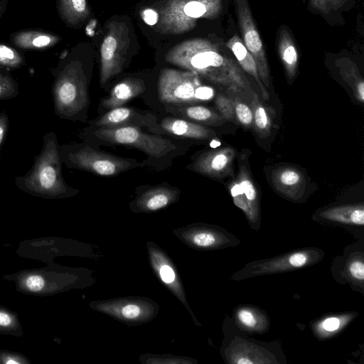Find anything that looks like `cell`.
Returning a JSON list of instances; mask_svg holds the SVG:
<instances>
[{
    "label": "cell",
    "instance_id": "obj_3",
    "mask_svg": "<svg viewBox=\"0 0 364 364\" xmlns=\"http://www.w3.org/2000/svg\"><path fill=\"white\" fill-rule=\"evenodd\" d=\"M222 7V0H166L160 7L159 28L173 34L187 32L198 18H216Z\"/></svg>",
    "mask_w": 364,
    "mask_h": 364
},
{
    "label": "cell",
    "instance_id": "obj_34",
    "mask_svg": "<svg viewBox=\"0 0 364 364\" xmlns=\"http://www.w3.org/2000/svg\"><path fill=\"white\" fill-rule=\"evenodd\" d=\"M235 122L245 127L252 126L253 117L251 108L239 99H232Z\"/></svg>",
    "mask_w": 364,
    "mask_h": 364
},
{
    "label": "cell",
    "instance_id": "obj_4",
    "mask_svg": "<svg viewBox=\"0 0 364 364\" xmlns=\"http://www.w3.org/2000/svg\"><path fill=\"white\" fill-rule=\"evenodd\" d=\"M56 114L73 118L89 105L87 78L79 62L68 63L58 74L53 87Z\"/></svg>",
    "mask_w": 364,
    "mask_h": 364
},
{
    "label": "cell",
    "instance_id": "obj_27",
    "mask_svg": "<svg viewBox=\"0 0 364 364\" xmlns=\"http://www.w3.org/2000/svg\"><path fill=\"white\" fill-rule=\"evenodd\" d=\"M139 118H144V117L139 115L134 109L119 107L110 109L96 121L95 124L102 129L136 126L134 122H139L137 119Z\"/></svg>",
    "mask_w": 364,
    "mask_h": 364
},
{
    "label": "cell",
    "instance_id": "obj_39",
    "mask_svg": "<svg viewBox=\"0 0 364 364\" xmlns=\"http://www.w3.org/2000/svg\"><path fill=\"white\" fill-rule=\"evenodd\" d=\"M142 18L149 25H154L159 21V14L155 11L147 9L142 12Z\"/></svg>",
    "mask_w": 364,
    "mask_h": 364
},
{
    "label": "cell",
    "instance_id": "obj_33",
    "mask_svg": "<svg viewBox=\"0 0 364 364\" xmlns=\"http://www.w3.org/2000/svg\"><path fill=\"white\" fill-rule=\"evenodd\" d=\"M24 63L23 56L14 48L0 43V65L9 68H18Z\"/></svg>",
    "mask_w": 364,
    "mask_h": 364
},
{
    "label": "cell",
    "instance_id": "obj_14",
    "mask_svg": "<svg viewBox=\"0 0 364 364\" xmlns=\"http://www.w3.org/2000/svg\"><path fill=\"white\" fill-rule=\"evenodd\" d=\"M152 307L149 302L140 298L117 299L95 304V308L118 319L136 323L150 319Z\"/></svg>",
    "mask_w": 364,
    "mask_h": 364
},
{
    "label": "cell",
    "instance_id": "obj_24",
    "mask_svg": "<svg viewBox=\"0 0 364 364\" xmlns=\"http://www.w3.org/2000/svg\"><path fill=\"white\" fill-rule=\"evenodd\" d=\"M168 110L183 119L199 124L215 125L222 123L224 119L213 109L201 105H175Z\"/></svg>",
    "mask_w": 364,
    "mask_h": 364
},
{
    "label": "cell",
    "instance_id": "obj_26",
    "mask_svg": "<svg viewBox=\"0 0 364 364\" xmlns=\"http://www.w3.org/2000/svg\"><path fill=\"white\" fill-rule=\"evenodd\" d=\"M278 52L288 79H294L298 67V53L293 39L286 28L280 30Z\"/></svg>",
    "mask_w": 364,
    "mask_h": 364
},
{
    "label": "cell",
    "instance_id": "obj_21",
    "mask_svg": "<svg viewBox=\"0 0 364 364\" xmlns=\"http://www.w3.org/2000/svg\"><path fill=\"white\" fill-rule=\"evenodd\" d=\"M318 215L326 221L361 227L364 225L363 203L331 207L321 211Z\"/></svg>",
    "mask_w": 364,
    "mask_h": 364
},
{
    "label": "cell",
    "instance_id": "obj_40",
    "mask_svg": "<svg viewBox=\"0 0 364 364\" xmlns=\"http://www.w3.org/2000/svg\"><path fill=\"white\" fill-rule=\"evenodd\" d=\"M8 117L4 112H0V147L5 139L8 129Z\"/></svg>",
    "mask_w": 364,
    "mask_h": 364
},
{
    "label": "cell",
    "instance_id": "obj_19",
    "mask_svg": "<svg viewBox=\"0 0 364 364\" xmlns=\"http://www.w3.org/2000/svg\"><path fill=\"white\" fill-rule=\"evenodd\" d=\"M180 191L176 188L156 186L143 193L136 200V205L140 211H156L174 203Z\"/></svg>",
    "mask_w": 364,
    "mask_h": 364
},
{
    "label": "cell",
    "instance_id": "obj_20",
    "mask_svg": "<svg viewBox=\"0 0 364 364\" xmlns=\"http://www.w3.org/2000/svg\"><path fill=\"white\" fill-rule=\"evenodd\" d=\"M145 89L142 80L127 77L113 87L109 95L102 100V105L109 109L122 107L129 100L143 93Z\"/></svg>",
    "mask_w": 364,
    "mask_h": 364
},
{
    "label": "cell",
    "instance_id": "obj_5",
    "mask_svg": "<svg viewBox=\"0 0 364 364\" xmlns=\"http://www.w3.org/2000/svg\"><path fill=\"white\" fill-rule=\"evenodd\" d=\"M198 77L188 70H161L157 85L159 100L166 104L184 105L210 98L213 90L201 86Z\"/></svg>",
    "mask_w": 364,
    "mask_h": 364
},
{
    "label": "cell",
    "instance_id": "obj_35",
    "mask_svg": "<svg viewBox=\"0 0 364 364\" xmlns=\"http://www.w3.org/2000/svg\"><path fill=\"white\" fill-rule=\"evenodd\" d=\"M17 94L16 81L9 75L0 72V100L11 98Z\"/></svg>",
    "mask_w": 364,
    "mask_h": 364
},
{
    "label": "cell",
    "instance_id": "obj_12",
    "mask_svg": "<svg viewBox=\"0 0 364 364\" xmlns=\"http://www.w3.org/2000/svg\"><path fill=\"white\" fill-rule=\"evenodd\" d=\"M263 343L235 336L223 350L225 359L230 364L279 363L278 356Z\"/></svg>",
    "mask_w": 364,
    "mask_h": 364
},
{
    "label": "cell",
    "instance_id": "obj_6",
    "mask_svg": "<svg viewBox=\"0 0 364 364\" xmlns=\"http://www.w3.org/2000/svg\"><path fill=\"white\" fill-rule=\"evenodd\" d=\"M324 257L322 250L309 247L288 252L285 254L247 263L235 273L234 280L245 279L259 275L287 272L311 266Z\"/></svg>",
    "mask_w": 364,
    "mask_h": 364
},
{
    "label": "cell",
    "instance_id": "obj_32",
    "mask_svg": "<svg viewBox=\"0 0 364 364\" xmlns=\"http://www.w3.org/2000/svg\"><path fill=\"white\" fill-rule=\"evenodd\" d=\"M252 112V125L260 138L267 137L272 129V119L269 114L267 107H265L259 99L256 93H253L251 102Z\"/></svg>",
    "mask_w": 364,
    "mask_h": 364
},
{
    "label": "cell",
    "instance_id": "obj_22",
    "mask_svg": "<svg viewBox=\"0 0 364 364\" xmlns=\"http://www.w3.org/2000/svg\"><path fill=\"white\" fill-rule=\"evenodd\" d=\"M11 42L22 49L43 50L54 46L60 38L51 33L36 31H21L11 34Z\"/></svg>",
    "mask_w": 364,
    "mask_h": 364
},
{
    "label": "cell",
    "instance_id": "obj_9",
    "mask_svg": "<svg viewBox=\"0 0 364 364\" xmlns=\"http://www.w3.org/2000/svg\"><path fill=\"white\" fill-rule=\"evenodd\" d=\"M68 159L73 166L102 176H116L129 169L145 165L134 159L95 150L89 146L70 152Z\"/></svg>",
    "mask_w": 364,
    "mask_h": 364
},
{
    "label": "cell",
    "instance_id": "obj_38",
    "mask_svg": "<svg viewBox=\"0 0 364 364\" xmlns=\"http://www.w3.org/2000/svg\"><path fill=\"white\" fill-rule=\"evenodd\" d=\"M45 285L44 279L39 275H30L26 279V286L33 291H38L43 289Z\"/></svg>",
    "mask_w": 364,
    "mask_h": 364
},
{
    "label": "cell",
    "instance_id": "obj_23",
    "mask_svg": "<svg viewBox=\"0 0 364 364\" xmlns=\"http://www.w3.org/2000/svg\"><path fill=\"white\" fill-rule=\"evenodd\" d=\"M226 46L233 53L241 68L255 78L260 87L262 98L264 100H268L269 99V92L259 78L253 57L247 50L242 40L235 34L228 41Z\"/></svg>",
    "mask_w": 364,
    "mask_h": 364
},
{
    "label": "cell",
    "instance_id": "obj_31",
    "mask_svg": "<svg viewBox=\"0 0 364 364\" xmlns=\"http://www.w3.org/2000/svg\"><path fill=\"white\" fill-rule=\"evenodd\" d=\"M353 319V314H331L314 323L313 331L316 336L328 338L340 332Z\"/></svg>",
    "mask_w": 364,
    "mask_h": 364
},
{
    "label": "cell",
    "instance_id": "obj_16",
    "mask_svg": "<svg viewBox=\"0 0 364 364\" xmlns=\"http://www.w3.org/2000/svg\"><path fill=\"white\" fill-rule=\"evenodd\" d=\"M272 181L277 191L291 199L300 198L305 191L304 175L292 166H282L274 169L272 173Z\"/></svg>",
    "mask_w": 364,
    "mask_h": 364
},
{
    "label": "cell",
    "instance_id": "obj_43",
    "mask_svg": "<svg viewBox=\"0 0 364 364\" xmlns=\"http://www.w3.org/2000/svg\"><path fill=\"white\" fill-rule=\"evenodd\" d=\"M18 363L19 362H18L17 360H12V359H9V360L6 361V363H7V364H16V363Z\"/></svg>",
    "mask_w": 364,
    "mask_h": 364
},
{
    "label": "cell",
    "instance_id": "obj_41",
    "mask_svg": "<svg viewBox=\"0 0 364 364\" xmlns=\"http://www.w3.org/2000/svg\"><path fill=\"white\" fill-rule=\"evenodd\" d=\"M11 323V317L6 313L0 311V326H9Z\"/></svg>",
    "mask_w": 364,
    "mask_h": 364
},
{
    "label": "cell",
    "instance_id": "obj_7",
    "mask_svg": "<svg viewBox=\"0 0 364 364\" xmlns=\"http://www.w3.org/2000/svg\"><path fill=\"white\" fill-rule=\"evenodd\" d=\"M94 135L109 144L134 147L154 157H162L176 149L171 141L141 132L137 126L99 128Z\"/></svg>",
    "mask_w": 364,
    "mask_h": 364
},
{
    "label": "cell",
    "instance_id": "obj_42",
    "mask_svg": "<svg viewBox=\"0 0 364 364\" xmlns=\"http://www.w3.org/2000/svg\"><path fill=\"white\" fill-rule=\"evenodd\" d=\"M6 6V0L0 1V16L2 15Z\"/></svg>",
    "mask_w": 364,
    "mask_h": 364
},
{
    "label": "cell",
    "instance_id": "obj_18",
    "mask_svg": "<svg viewBox=\"0 0 364 364\" xmlns=\"http://www.w3.org/2000/svg\"><path fill=\"white\" fill-rule=\"evenodd\" d=\"M160 127L166 134L185 138L203 140L215 136L211 129L183 119L166 117L161 122Z\"/></svg>",
    "mask_w": 364,
    "mask_h": 364
},
{
    "label": "cell",
    "instance_id": "obj_30",
    "mask_svg": "<svg viewBox=\"0 0 364 364\" xmlns=\"http://www.w3.org/2000/svg\"><path fill=\"white\" fill-rule=\"evenodd\" d=\"M342 278L350 285L360 287L363 290L364 284V255L363 252H348L341 268Z\"/></svg>",
    "mask_w": 364,
    "mask_h": 364
},
{
    "label": "cell",
    "instance_id": "obj_15",
    "mask_svg": "<svg viewBox=\"0 0 364 364\" xmlns=\"http://www.w3.org/2000/svg\"><path fill=\"white\" fill-rule=\"evenodd\" d=\"M235 156V150L230 147L210 150L196 159L193 169L209 177L222 178L230 173Z\"/></svg>",
    "mask_w": 364,
    "mask_h": 364
},
{
    "label": "cell",
    "instance_id": "obj_37",
    "mask_svg": "<svg viewBox=\"0 0 364 364\" xmlns=\"http://www.w3.org/2000/svg\"><path fill=\"white\" fill-rule=\"evenodd\" d=\"M346 0H309L311 6L316 10L328 14L342 6Z\"/></svg>",
    "mask_w": 364,
    "mask_h": 364
},
{
    "label": "cell",
    "instance_id": "obj_36",
    "mask_svg": "<svg viewBox=\"0 0 364 364\" xmlns=\"http://www.w3.org/2000/svg\"><path fill=\"white\" fill-rule=\"evenodd\" d=\"M215 105L224 119L235 122L232 98L219 95L215 100Z\"/></svg>",
    "mask_w": 364,
    "mask_h": 364
},
{
    "label": "cell",
    "instance_id": "obj_28",
    "mask_svg": "<svg viewBox=\"0 0 364 364\" xmlns=\"http://www.w3.org/2000/svg\"><path fill=\"white\" fill-rule=\"evenodd\" d=\"M336 66L343 80L351 88L356 100L364 102V81L356 65L348 58L338 59Z\"/></svg>",
    "mask_w": 364,
    "mask_h": 364
},
{
    "label": "cell",
    "instance_id": "obj_8",
    "mask_svg": "<svg viewBox=\"0 0 364 364\" xmlns=\"http://www.w3.org/2000/svg\"><path fill=\"white\" fill-rule=\"evenodd\" d=\"M129 28L123 22L107 25L100 48V82L106 83L123 68L129 46Z\"/></svg>",
    "mask_w": 364,
    "mask_h": 364
},
{
    "label": "cell",
    "instance_id": "obj_17",
    "mask_svg": "<svg viewBox=\"0 0 364 364\" xmlns=\"http://www.w3.org/2000/svg\"><path fill=\"white\" fill-rule=\"evenodd\" d=\"M234 323L240 330L251 333H264L270 325L265 311L252 305L238 306L234 311Z\"/></svg>",
    "mask_w": 364,
    "mask_h": 364
},
{
    "label": "cell",
    "instance_id": "obj_25",
    "mask_svg": "<svg viewBox=\"0 0 364 364\" xmlns=\"http://www.w3.org/2000/svg\"><path fill=\"white\" fill-rule=\"evenodd\" d=\"M149 250L151 264L158 276L163 282L168 284L174 291L176 295L181 296V299L183 301V291L180 287L178 275L173 268V264L168 262L167 257L161 251L152 247Z\"/></svg>",
    "mask_w": 364,
    "mask_h": 364
},
{
    "label": "cell",
    "instance_id": "obj_29",
    "mask_svg": "<svg viewBox=\"0 0 364 364\" xmlns=\"http://www.w3.org/2000/svg\"><path fill=\"white\" fill-rule=\"evenodd\" d=\"M58 5L61 18L70 26L83 23L90 16L86 0H58Z\"/></svg>",
    "mask_w": 364,
    "mask_h": 364
},
{
    "label": "cell",
    "instance_id": "obj_2",
    "mask_svg": "<svg viewBox=\"0 0 364 364\" xmlns=\"http://www.w3.org/2000/svg\"><path fill=\"white\" fill-rule=\"evenodd\" d=\"M58 141L53 132L43 136L41 153L25 176L16 177L18 188L32 195L43 197H65L76 190L64 181Z\"/></svg>",
    "mask_w": 364,
    "mask_h": 364
},
{
    "label": "cell",
    "instance_id": "obj_13",
    "mask_svg": "<svg viewBox=\"0 0 364 364\" xmlns=\"http://www.w3.org/2000/svg\"><path fill=\"white\" fill-rule=\"evenodd\" d=\"M181 240L198 250H213L237 245L240 241L226 230L210 225H196L181 232Z\"/></svg>",
    "mask_w": 364,
    "mask_h": 364
},
{
    "label": "cell",
    "instance_id": "obj_10",
    "mask_svg": "<svg viewBox=\"0 0 364 364\" xmlns=\"http://www.w3.org/2000/svg\"><path fill=\"white\" fill-rule=\"evenodd\" d=\"M237 17L242 36V43L253 57L259 78L266 88L269 87V70L252 12L247 0H235Z\"/></svg>",
    "mask_w": 364,
    "mask_h": 364
},
{
    "label": "cell",
    "instance_id": "obj_11",
    "mask_svg": "<svg viewBox=\"0 0 364 364\" xmlns=\"http://www.w3.org/2000/svg\"><path fill=\"white\" fill-rule=\"evenodd\" d=\"M228 188L234 204L243 211L252 228L257 230L260 223L258 193L245 166H240L236 178Z\"/></svg>",
    "mask_w": 364,
    "mask_h": 364
},
{
    "label": "cell",
    "instance_id": "obj_1",
    "mask_svg": "<svg viewBox=\"0 0 364 364\" xmlns=\"http://www.w3.org/2000/svg\"><path fill=\"white\" fill-rule=\"evenodd\" d=\"M165 58L173 65L233 91L245 90L249 86L235 62L223 55L218 46L206 39L183 41L171 48Z\"/></svg>",
    "mask_w": 364,
    "mask_h": 364
}]
</instances>
